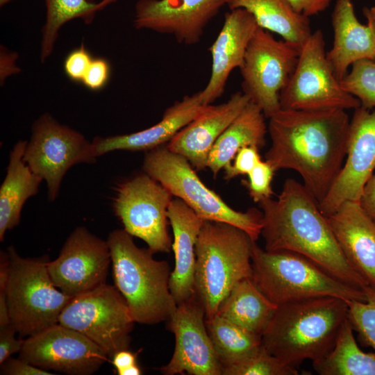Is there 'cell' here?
I'll return each mask as SVG.
<instances>
[{
	"label": "cell",
	"instance_id": "obj_29",
	"mask_svg": "<svg viewBox=\"0 0 375 375\" xmlns=\"http://www.w3.org/2000/svg\"><path fill=\"white\" fill-rule=\"evenodd\" d=\"M321 375H375V352H365L358 347L353 329L347 319L333 349L312 362Z\"/></svg>",
	"mask_w": 375,
	"mask_h": 375
},
{
	"label": "cell",
	"instance_id": "obj_35",
	"mask_svg": "<svg viewBox=\"0 0 375 375\" xmlns=\"http://www.w3.org/2000/svg\"><path fill=\"white\" fill-rule=\"evenodd\" d=\"M274 172V168L267 160H261L247 174L248 181H244V184L255 202L259 203L274 194L272 183Z\"/></svg>",
	"mask_w": 375,
	"mask_h": 375
},
{
	"label": "cell",
	"instance_id": "obj_10",
	"mask_svg": "<svg viewBox=\"0 0 375 375\" xmlns=\"http://www.w3.org/2000/svg\"><path fill=\"white\" fill-rule=\"evenodd\" d=\"M301 49L284 40H277L260 27L251 40L240 68L242 92L265 117L281 109V93L294 72Z\"/></svg>",
	"mask_w": 375,
	"mask_h": 375
},
{
	"label": "cell",
	"instance_id": "obj_27",
	"mask_svg": "<svg viewBox=\"0 0 375 375\" xmlns=\"http://www.w3.org/2000/svg\"><path fill=\"white\" fill-rule=\"evenodd\" d=\"M225 4L230 10H247L259 27L301 48L312 33L309 17L297 12L289 0H225Z\"/></svg>",
	"mask_w": 375,
	"mask_h": 375
},
{
	"label": "cell",
	"instance_id": "obj_9",
	"mask_svg": "<svg viewBox=\"0 0 375 375\" xmlns=\"http://www.w3.org/2000/svg\"><path fill=\"white\" fill-rule=\"evenodd\" d=\"M281 109L319 110L356 109L360 103L345 91L326 59L321 30L311 33L301 47L294 72L280 96Z\"/></svg>",
	"mask_w": 375,
	"mask_h": 375
},
{
	"label": "cell",
	"instance_id": "obj_25",
	"mask_svg": "<svg viewBox=\"0 0 375 375\" xmlns=\"http://www.w3.org/2000/svg\"><path fill=\"white\" fill-rule=\"evenodd\" d=\"M27 141L17 142L9 156L6 175L0 187V240L20 222L26 200L35 195L43 181L23 160Z\"/></svg>",
	"mask_w": 375,
	"mask_h": 375
},
{
	"label": "cell",
	"instance_id": "obj_6",
	"mask_svg": "<svg viewBox=\"0 0 375 375\" xmlns=\"http://www.w3.org/2000/svg\"><path fill=\"white\" fill-rule=\"evenodd\" d=\"M251 263L253 281L277 306L324 297L365 300L363 290L345 283L315 262L292 251H269L254 242Z\"/></svg>",
	"mask_w": 375,
	"mask_h": 375
},
{
	"label": "cell",
	"instance_id": "obj_16",
	"mask_svg": "<svg viewBox=\"0 0 375 375\" xmlns=\"http://www.w3.org/2000/svg\"><path fill=\"white\" fill-rule=\"evenodd\" d=\"M375 171V108L360 106L350 120L342 167L319 206L328 216L345 201L360 202L364 188Z\"/></svg>",
	"mask_w": 375,
	"mask_h": 375
},
{
	"label": "cell",
	"instance_id": "obj_40",
	"mask_svg": "<svg viewBox=\"0 0 375 375\" xmlns=\"http://www.w3.org/2000/svg\"><path fill=\"white\" fill-rule=\"evenodd\" d=\"M1 374L7 375H52L53 373L38 367L20 358L10 357L1 364Z\"/></svg>",
	"mask_w": 375,
	"mask_h": 375
},
{
	"label": "cell",
	"instance_id": "obj_3",
	"mask_svg": "<svg viewBox=\"0 0 375 375\" xmlns=\"http://www.w3.org/2000/svg\"><path fill=\"white\" fill-rule=\"evenodd\" d=\"M347 310L346 300L331 297L278 305L262 333V345L294 367L317 360L333 349Z\"/></svg>",
	"mask_w": 375,
	"mask_h": 375
},
{
	"label": "cell",
	"instance_id": "obj_14",
	"mask_svg": "<svg viewBox=\"0 0 375 375\" xmlns=\"http://www.w3.org/2000/svg\"><path fill=\"white\" fill-rule=\"evenodd\" d=\"M19 358L45 370L89 375L109 356L81 333L58 323L25 339Z\"/></svg>",
	"mask_w": 375,
	"mask_h": 375
},
{
	"label": "cell",
	"instance_id": "obj_36",
	"mask_svg": "<svg viewBox=\"0 0 375 375\" xmlns=\"http://www.w3.org/2000/svg\"><path fill=\"white\" fill-rule=\"evenodd\" d=\"M259 148L256 146H246L236 153L231 166L224 170V178L229 181L240 175L248 174L261 160Z\"/></svg>",
	"mask_w": 375,
	"mask_h": 375
},
{
	"label": "cell",
	"instance_id": "obj_31",
	"mask_svg": "<svg viewBox=\"0 0 375 375\" xmlns=\"http://www.w3.org/2000/svg\"><path fill=\"white\" fill-rule=\"evenodd\" d=\"M206 325L222 367L246 358L262 345V336L215 315Z\"/></svg>",
	"mask_w": 375,
	"mask_h": 375
},
{
	"label": "cell",
	"instance_id": "obj_49",
	"mask_svg": "<svg viewBox=\"0 0 375 375\" xmlns=\"http://www.w3.org/2000/svg\"></svg>",
	"mask_w": 375,
	"mask_h": 375
},
{
	"label": "cell",
	"instance_id": "obj_12",
	"mask_svg": "<svg viewBox=\"0 0 375 375\" xmlns=\"http://www.w3.org/2000/svg\"><path fill=\"white\" fill-rule=\"evenodd\" d=\"M31 130L23 160L34 174L45 181L48 199L53 201L67 170L78 163H93L97 156L92 142L49 114L40 116Z\"/></svg>",
	"mask_w": 375,
	"mask_h": 375
},
{
	"label": "cell",
	"instance_id": "obj_43",
	"mask_svg": "<svg viewBox=\"0 0 375 375\" xmlns=\"http://www.w3.org/2000/svg\"><path fill=\"white\" fill-rule=\"evenodd\" d=\"M16 57L13 52L8 51L4 47L1 48V64L7 65L1 66V81H4L8 76L19 72V69L16 65Z\"/></svg>",
	"mask_w": 375,
	"mask_h": 375
},
{
	"label": "cell",
	"instance_id": "obj_37",
	"mask_svg": "<svg viewBox=\"0 0 375 375\" xmlns=\"http://www.w3.org/2000/svg\"><path fill=\"white\" fill-rule=\"evenodd\" d=\"M93 58L83 44L71 51L64 62V70L67 76L74 81H81Z\"/></svg>",
	"mask_w": 375,
	"mask_h": 375
},
{
	"label": "cell",
	"instance_id": "obj_19",
	"mask_svg": "<svg viewBox=\"0 0 375 375\" xmlns=\"http://www.w3.org/2000/svg\"><path fill=\"white\" fill-rule=\"evenodd\" d=\"M259 28L253 15L242 8L230 10L209 51L212 58L208 83L201 90L205 105L212 104L224 92L231 73L240 68L249 44Z\"/></svg>",
	"mask_w": 375,
	"mask_h": 375
},
{
	"label": "cell",
	"instance_id": "obj_44",
	"mask_svg": "<svg viewBox=\"0 0 375 375\" xmlns=\"http://www.w3.org/2000/svg\"><path fill=\"white\" fill-rule=\"evenodd\" d=\"M137 354L124 349L117 351L112 357V363L116 371L124 369L137 363Z\"/></svg>",
	"mask_w": 375,
	"mask_h": 375
},
{
	"label": "cell",
	"instance_id": "obj_2",
	"mask_svg": "<svg viewBox=\"0 0 375 375\" xmlns=\"http://www.w3.org/2000/svg\"><path fill=\"white\" fill-rule=\"evenodd\" d=\"M258 204L265 250L299 253L348 285L361 290L368 285L344 257L326 216L303 183L287 178L276 199Z\"/></svg>",
	"mask_w": 375,
	"mask_h": 375
},
{
	"label": "cell",
	"instance_id": "obj_34",
	"mask_svg": "<svg viewBox=\"0 0 375 375\" xmlns=\"http://www.w3.org/2000/svg\"><path fill=\"white\" fill-rule=\"evenodd\" d=\"M363 291L365 301L346 300L347 319L360 341L375 352V288L367 285Z\"/></svg>",
	"mask_w": 375,
	"mask_h": 375
},
{
	"label": "cell",
	"instance_id": "obj_5",
	"mask_svg": "<svg viewBox=\"0 0 375 375\" xmlns=\"http://www.w3.org/2000/svg\"><path fill=\"white\" fill-rule=\"evenodd\" d=\"M254 242L233 225L204 221L196 242L195 292L206 319L238 283L251 278Z\"/></svg>",
	"mask_w": 375,
	"mask_h": 375
},
{
	"label": "cell",
	"instance_id": "obj_23",
	"mask_svg": "<svg viewBox=\"0 0 375 375\" xmlns=\"http://www.w3.org/2000/svg\"><path fill=\"white\" fill-rule=\"evenodd\" d=\"M167 215L173 231L172 249L175 262L170 275L169 289L178 305L196 296L195 248L204 220L178 198L172 199Z\"/></svg>",
	"mask_w": 375,
	"mask_h": 375
},
{
	"label": "cell",
	"instance_id": "obj_22",
	"mask_svg": "<svg viewBox=\"0 0 375 375\" xmlns=\"http://www.w3.org/2000/svg\"><path fill=\"white\" fill-rule=\"evenodd\" d=\"M201 91L186 95L164 112L156 124L140 131L106 138L97 137L92 142L97 157L116 150L149 151L168 143L183 128L206 108Z\"/></svg>",
	"mask_w": 375,
	"mask_h": 375
},
{
	"label": "cell",
	"instance_id": "obj_26",
	"mask_svg": "<svg viewBox=\"0 0 375 375\" xmlns=\"http://www.w3.org/2000/svg\"><path fill=\"white\" fill-rule=\"evenodd\" d=\"M260 108L251 102L218 138L212 147L207 167L215 176L231 166L238 151L246 146L262 148L268 126Z\"/></svg>",
	"mask_w": 375,
	"mask_h": 375
},
{
	"label": "cell",
	"instance_id": "obj_33",
	"mask_svg": "<svg viewBox=\"0 0 375 375\" xmlns=\"http://www.w3.org/2000/svg\"><path fill=\"white\" fill-rule=\"evenodd\" d=\"M342 88L360 103L375 108V60L364 59L354 62L349 73L340 81Z\"/></svg>",
	"mask_w": 375,
	"mask_h": 375
},
{
	"label": "cell",
	"instance_id": "obj_45",
	"mask_svg": "<svg viewBox=\"0 0 375 375\" xmlns=\"http://www.w3.org/2000/svg\"><path fill=\"white\" fill-rule=\"evenodd\" d=\"M363 15L367 21V26L371 29L375 39V6L363 8Z\"/></svg>",
	"mask_w": 375,
	"mask_h": 375
},
{
	"label": "cell",
	"instance_id": "obj_15",
	"mask_svg": "<svg viewBox=\"0 0 375 375\" xmlns=\"http://www.w3.org/2000/svg\"><path fill=\"white\" fill-rule=\"evenodd\" d=\"M111 263L107 243L86 228H76L64 243L59 256L47 262L53 284L75 297L106 283Z\"/></svg>",
	"mask_w": 375,
	"mask_h": 375
},
{
	"label": "cell",
	"instance_id": "obj_46",
	"mask_svg": "<svg viewBox=\"0 0 375 375\" xmlns=\"http://www.w3.org/2000/svg\"><path fill=\"white\" fill-rule=\"evenodd\" d=\"M117 372L119 375H140L142 374V371L137 363L124 369L117 370Z\"/></svg>",
	"mask_w": 375,
	"mask_h": 375
},
{
	"label": "cell",
	"instance_id": "obj_7",
	"mask_svg": "<svg viewBox=\"0 0 375 375\" xmlns=\"http://www.w3.org/2000/svg\"><path fill=\"white\" fill-rule=\"evenodd\" d=\"M8 278L4 288L10 324L22 336L35 335L56 324L74 298L53 284L47 258H24L13 247L7 250Z\"/></svg>",
	"mask_w": 375,
	"mask_h": 375
},
{
	"label": "cell",
	"instance_id": "obj_17",
	"mask_svg": "<svg viewBox=\"0 0 375 375\" xmlns=\"http://www.w3.org/2000/svg\"><path fill=\"white\" fill-rule=\"evenodd\" d=\"M205 319V310L196 296L177 306L167 320L175 338L174 351L169 362L160 368L162 374H222Z\"/></svg>",
	"mask_w": 375,
	"mask_h": 375
},
{
	"label": "cell",
	"instance_id": "obj_39",
	"mask_svg": "<svg viewBox=\"0 0 375 375\" xmlns=\"http://www.w3.org/2000/svg\"><path fill=\"white\" fill-rule=\"evenodd\" d=\"M17 331L11 324L0 327V364H2L11 356L19 352L25 340L15 337Z\"/></svg>",
	"mask_w": 375,
	"mask_h": 375
},
{
	"label": "cell",
	"instance_id": "obj_20",
	"mask_svg": "<svg viewBox=\"0 0 375 375\" xmlns=\"http://www.w3.org/2000/svg\"><path fill=\"white\" fill-rule=\"evenodd\" d=\"M250 101L242 92H237L224 103L207 105L165 146L185 158L196 170L206 169L214 144Z\"/></svg>",
	"mask_w": 375,
	"mask_h": 375
},
{
	"label": "cell",
	"instance_id": "obj_1",
	"mask_svg": "<svg viewBox=\"0 0 375 375\" xmlns=\"http://www.w3.org/2000/svg\"><path fill=\"white\" fill-rule=\"evenodd\" d=\"M267 160L276 172L292 169L319 203L344 163L350 120L346 110L281 109L271 117Z\"/></svg>",
	"mask_w": 375,
	"mask_h": 375
},
{
	"label": "cell",
	"instance_id": "obj_28",
	"mask_svg": "<svg viewBox=\"0 0 375 375\" xmlns=\"http://www.w3.org/2000/svg\"><path fill=\"white\" fill-rule=\"evenodd\" d=\"M277 306L259 290L251 278H247L233 288L216 315L262 335Z\"/></svg>",
	"mask_w": 375,
	"mask_h": 375
},
{
	"label": "cell",
	"instance_id": "obj_4",
	"mask_svg": "<svg viewBox=\"0 0 375 375\" xmlns=\"http://www.w3.org/2000/svg\"><path fill=\"white\" fill-rule=\"evenodd\" d=\"M115 285L125 299L135 322L167 321L177 308L169 289L171 272L165 260H157L149 248L134 243L124 229L108 237Z\"/></svg>",
	"mask_w": 375,
	"mask_h": 375
},
{
	"label": "cell",
	"instance_id": "obj_32",
	"mask_svg": "<svg viewBox=\"0 0 375 375\" xmlns=\"http://www.w3.org/2000/svg\"><path fill=\"white\" fill-rule=\"evenodd\" d=\"M296 367L269 352L263 345L256 351L231 365L222 367L223 375H297Z\"/></svg>",
	"mask_w": 375,
	"mask_h": 375
},
{
	"label": "cell",
	"instance_id": "obj_41",
	"mask_svg": "<svg viewBox=\"0 0 375 375\" xmlns=\"http://www.w3.org/2000/svg\"><path fill=\"white\" fill-rule=\"evenodd\" d=\"M294 9L307 17L319 14L325 10L331 0H289Z\"/></svg>",
	"mask_w": 375,
	"mask_h": 375
},
{
	"label": "cell",
	"instance_id": "obj_18",
	"mask_svg": "<svg viewBox=\"0 0 375 375\" xmlns=\"http://www.w3.org/2000/svg\"><path fill=\"white\" fill-rule=\"evenodd\" d=\"M224 5L225 0H138L133 26L193 45L199 42L206 27Z\"/></svg>",
	"mask_w": 375,
	"mask_h": 375
},
{
	"label": "cell",
	"instance_id": "obj_38",
	"mask_svg": "<svg viewBox=\"0 0 375 375\" xmlns=\"http://www.w3.org/2000/svg\"><path fill=\"white\" fill-rule=\"evenodd\" d=\"M110 65L103 58H93L82 83L92 90L101 89L108 82L110 76Z\"/></svg>",
	"mask_w": 375,
	"mask_h": 375
},
{
	"label": "cell",
	"instance_id": "obj_8",
	"mask_svg": "<svg viewBox=\"0 0 375 375\" xmlns=\"http://www.w3.org/2000/svg\"><path fill=\"white\" fill-rule=\"evenodd\" d=\"M143 169L204 221L233 225L245 231L253 241L261 235L262 211L251 208L240 212L231 208L203 183L185 158L171 151L166 146L147 151Z\"/></svg>",
	"mask_w": 375,
	"mask_h": 375
},
{
	"label": "cell",
	"instance_id": "obj_11",
	"mask_svg": "<svg viewBox=\"0 0 375 375\" xmlns=\"http://www.w3.org/2000/svg\"><path fill=\"white\" fill-rule=\"evenodd\" d=\"M134 322L124 297L115 285L106 283L74 297L58 320L90 339L109 358L128 349Z\"/></svg>",
	"mask_w": 375,
	"mask_h": 375
},
{
	"label": "cell",
	"instance_id": "obj_24",
	"mask_svg": "<svg viewBox=\"0 0 375 375\" xmlns=\"http://www.w3.org/2000/svg\"><path fill=\"white\" fill-rule=\"evenodd\" d=\"M331 22L334 39L326 59L340 81L354 62L374 58L375 39L367 24H362L356 17L352 0L335 1Z\"/></svg>",
	"mask_w": 375,
	"mask_h": 375
},
{
	"label": "cell",
	"instance_id": "obj_13",
	"mask_svg": "<svg viewBox=\"0 0 375 375\" xmlns=\"http://www.w3.org/2000/svg\"><path fill=\"white\" fill-rule=\"evenodd\" d=\"M172 199L165 186L144 172L118 185L113 208L127 233L144 240L153 253L169 252L167 212Z\"/></svg>",
	"mask_w": 375,
	"mask_h": 375
},
{
	"label": "cell",
	"instance_id": "obj_42",
	"mask_svg": "<svg viewBox=\"0 0 375 375\" xmlns=\"http://www.w3.org/2000/svg\"><path fill=\"white\" fill-rule=\"evenodd\" d=\"M360 203L364 210L375 220V171L364 188Z\"/></svg>",
	"mask_w": 375,
	"mask_h": 375
},
{
	"label": "cell",
	"instance_id": "obj_48",
	"mask_svg": "<svg viewBox=\"0 0 375 375\" xmlns=\"http://www.w3.org/2000/svg\"><path fill=\"white\" fill-rule=\"evenodd\" d=\"M373 60H375V56H374V57Z\"/></svg>",
	"mask_w": 375,
	"mask_h": 375
},
{
	"label": "cell",
	"instance_id": "obj_21",
	"mask_svg": "<svg viewBox=\"0 0 375 375\" xmlns=\"http://www.w3.org/2000/svg\"><path fill=\"white\" fill-rule=\"evenodd\" d=\"M326 217L349 263L375 288V220L360 202L350 201Z\"/></svg>",
	"mask_w": 375,
	"mask_h": 375
},
{
	"label": "cell",
	"instance_id": "obj_47",
	"mask_svg": "<svg viewBox=\"0 0 375 375\" xmlns=\"http://www.w3.org/2000/svg\"><path fill=\"white\" fill-rule=\"evenodd\" d=\"M12 0H0V6L2 7Z\"/></svg>",
	"mask_w": 375,
	"mask_h": 375
},
{
	"label": "cell",
	"instance_id": "obj_30",
	"mask_svg": "<svg viewBox=\"0 0 375 375\" xmlns=\"http://www.w3.org/2000/svg\"><path fill=\"white\" fill-rule=\"evenodd\" d=\"M45 23L42 30L40 58L44 62L53 53L62 26L67 22L81 19L90 24L96 14L117 0H44Z\"/></svg>",
	"mask_w": 375,
	"mask_h": 375
}]
</instances>
